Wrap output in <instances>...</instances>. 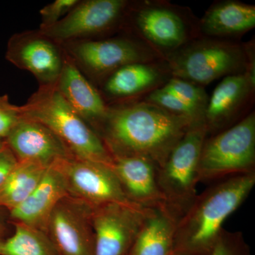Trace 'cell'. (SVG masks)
<instances>
[{
	"mask_svg": "<svg viewBox=\"0 0 255 255\" xmlns=\"http://www.w3.org/2000/svg\"><path fill=\"white\" fill-rule=\"evenodd\" d=\"M5 145V140L0 139V149Z\"/></svg>",
	"mask_w": 255,
	"mask_h": 255,
	"instance_id": "cell-31",
	"label": "cell"
},
{
	"mask_svg": "<svg viewBox=\"0 0 255 255\" xmlns=\"http://www.w3.org/2000/svg\"><path fill=\"white\" fill-rule=\"evenodd\" d=\"M206 136L204 124L191 126L171 151L163 165L157 169V183L166 209L177 221L198 195V164Z\"/></svg>",
	"mask_w": 255,
	"mask_h": 255,
	"instance_id": "cell-7",
	"label": "cell"
},
{
	"mask_svg": "<svg viewBox=\"0 0 255 255\" xmlns=\"http://www.w3.org/2000/svg\"><path fill=\"white\" fill-rule=\"evenodd\" d=\"M255 42L199 37L164 59L174 78L205 87L229 75L255 74Z\"/></svg>",
	"mask_w": 255,
	"mask_h": 255,
	"instance_id": "cell-3",
	"label": "cell"
},
{
	"mask_svg": "<svg viewBox=\"0 0 255 255\" xmlns=\"http://www.w3.org/2000/svg\"><path fill=\"white\" fill-rule=\"evenodd\" d=\"M255 173L214 183L177 221L170 255H211L228 218L248 199Z\"/></svg>",
	"mask_w": 255,
	"mask_h": 255,
	"instance_id": "cell-2",
	"label": "cell"
},
{
	"mask_svg": "<svg viewBox=\"0 0 255 255\" xmlns=\"http://www.w3.org/2000/svg\"><path fill=\"white\" fill-rule=\"evenodd\" d=\"M164 60L124 65L101 84L103 98L114 103L138 100L163 87L172 78Z\"/></svg>",
	"mask_w": 255,
	"mask_h": 255,
	"instance_id": "cell-15",
	"label": "cell"
},
{
	"mask_svg": "<svg viewBox=\"0 0 255 255\" xmlns=\"http://www.w3.org/2000/svg\"><path fill=\"white\" fill-rule=\"evenodd\" d=\"M255 173V112L219 133L206 136L198 164V182L216 183Z\"/></svg>",
	"mask_w": 255,
	"mask_h": 255,
	"instance_id": "cell-6",
	"label": "cell"
},
{
	"mask_svg": "<svg viewBox=\"0 0 255 255\" xmlns=\"http://www.w3.org/2000/svg\"><path fill=\"white\" fill-rule=\"evenodd\" d=\"M147 211L124 204L92 209L95 255H128Z\"/></svg>",
	"mask_w": 255,
	"mask_h": 255,
	"instance_id": "cell-13",
	"label": "cell"
},
{
	"mask_svg": "<svg viewBox=\"0 0 255 255\" xmlns=\"http://www.w3.org/2000/svg\"><path fill=\"white\" fill-rule=\"evenodd\" d=\"M78 0H55L41 9L40 28L48 27L61 20L73 9Z\"/></svg>",
	"mask_w": 255,
	"mask_h": 255,
	"instance_id": "cell-28",
	"label": "cell"
},
{
	"mask_svg": "<svg viewBox=\"0 0 255 255\" xmlns=\"http://www.w3.org/2000/svg\"><path fill=\"white\" fill-rule=\"evenodd\" d=\"M69 196L65 178L54 166L48 167L36 189L20 205L10 210L13 223L25 225L46 233L55 206Z\"/></svg>",
	"mask_w": 255,
	"mask_h": 255,
	"instance_id": "cell-19",
	"label": "cell"
},
{
	"mask_svg": "<svg viewBox=\"0 0 255 255\" xmlns=\"http://www.w3.org/2000/svg\"><path fill=\"white\" fill-rule=\"evenodd\" d=\"M130 1L85 0L58 22L40 28L60 44L80 40L101 39L122 31Z\"/></svg>",
	"mask_w": 255,
	"mask_h": 255,
	"instance_id": "cell-9",
	"label": "cell"
},
{
	"mask_svg": "<svg viewBox=\"0 0 255 255\" xmlns=\"http://www.w3.org/2000/svg\"><path fill=\"white\" fill-rule=\"evenodd\" d=\"M64 44V50L78 68H82L100 85L124 65L163 60L141 41L124 33L114 37L80 40Z\"/></svg>",
	"mask_w": 255,
	"mask_h": 255,
	"instance_id": "cell-8",
	"label": "cell"
},
{
	"mask_svg": "<svg viewBox=\"0 0 255 255\" xmlns=\"http://www.w3.org/2000/svg\"><path fill=\"white\" fill-rule=\"evenodd\" d=\"M177 223L166 208L148 209L128 255H170Z\"/></svg>",
	"mask_w": 255,
	"mask_h": 255,
	"instance_id": "cell-21",
	"label": "cell"
},
{
	"mask_svg": "<svg viewBox=\"0 0 255 255\" xmlns=\"http://www.w3.org/2000/svg\"><path fill=\"white\" fill-rule=\"evenodd\" d=\"M22 118L21 107L11 104L8 95L0 96V139L6 140Z\"/></svg>",
	"mask_w": 255,
	"mask_h": 255,
	"instance_id": "cell-27",
	"label": "cell"
},
{
	"mask_svg": "<svg viewBox=\"0 0 255 255\" xmlns=\"http://www.w3.org/2000/svg\"><path fill=\"white\" fill-rule=\"evenodd\" d=\"M141 99L174 115L187 119L192 124H204V120L195 111L170 92L166 91L162 87L153 90Z\"/></svg>",
	"mask_w": 255,
	"mask_h": 255,
	"instance_id": "cell-25",
	"label": "cell"
},
{
	"mask_svg": "<svg viewBox=\"0 0 255 255\" xmlns=\"http://www.w3.org/2000/svg\"><path fill=\"white\" fill-rule=\"evenodd\" d=\"M21 107L23 118L48 127L75 158L112 167L113 158L100 135L69 105L55 84L40 86Z\"/></svg>",
	"mask_w": 255,
	"mask_h": 255,
	"instance_id": "cell-5",
	"label": "cell"
},
{
	"mask_svg": "<svg viewBox=\"0 0 255 255\" xmlns=\"http://www.w3.org/2000/svg\"><path fill=\"white\" fill-rule=\"evenodd\" d=\"M92 208L65 196L50 215L46 233L58 255H95Z\"/></svg>",
	"mask_w": 255,
	"mask_h": 255,
	"instance_id": "cell-11",
	"label": "cell"
},
{
	"mask_svg": "<svg viewBox=\"0 0 255 255\" xmlns=\"http://www.w3.org/2000/svg\"><path fill=\"white\" fill-rule=\"evenodd\" d=\"M112 169L128 200L145 209L166 208L157 183L158 167L143 157L113 158Z\"/></svg>",
	"mask_w": 255,
	"mask_h": 255,
	"instance_id": "cell-18",
	"label": "cell"
},
{
	"mask_svg": "<svg viewBox=\"0 0 255 255\" xmlns=\"http://www.w3.org/2000/svg\"><path fill=\"white\" fill-rule=\"evenodd\" d=\"M61 44L40 30L15 33L8 41L6 59L16 68L31 73L40 86L55 85L63 67Z\"/></svg>",
	"mask_w": 255,
	"mask_h": 255,
	"instance_id": "cell-12",
	"label": "cell"
},
{
	"mask_svg": "<svg viewBox=\"0 0 255 255\" xmlns=\"http://www.w3.org/2000/svg\"><path fill=\"white\" fill-rule=\"evenodd\" d=\"M46 167L31 162H18L0 188V207L10 210L26 200L41 182Z\"/></svg>",
	"mask_w": 255,
	"mask_h": 255,
	"instance_id": "cell-22",
	"label": "cell"
},
{
	"mask_svg": "<svg viewBox=\"0 0 255 255\" xmlns=\"http://www.w3.org/2000/svg\"><path fill=\"white\" fill-rule=\"evenodd\" d=\"M18 160L9 146L5 145L0 149V188L17 164Z\"/></svg>",
	"mask_w": 255,
	"mask_h": 255,
	"instance_id": "cell-29",
	"label": "cell"
},
{
	"mask_svg": "<svg viewBox=\"0 0 255 255\" xmlns=\"http://www.w3.org/2000/svg\"><path fill=\"white\" fill-rule=\"evenodd\" d=\"M55 87L69 105L98 134L108 114V104L65 50L63 69Z\"/></svg>",
	"mask_w": 255,
	"mask_h": 255,
	"instance_id": "cell-17",
	"label": "cell"
},
{
	"mask_svg": "<svg viewBox=\"0 0 255 255\" xmlns=\"http://www.w3.org/2000/svg\"><path fill=\"white\" fill-rule=\"evenodd\" d=\"M255 74L229 75L214 89L204 114L207 136L233 127L247 117L254 107Z\"/></svg>",
	"mask_w": 255,
	"mask_h": 255,
	"instance_id": "cell-14",
	"label": "cell"
},
{
	"mask_svg": "<svg viewBox=\"0 0 255 255\" xmlns=\"http://www.w3.org/2000/svg\"><path fill=\"white\" fill-rule=\"evenodd\" d=\"M53 166L65 178L68 195L92 209L110 204L136 206L128 200L110 166L74 157L60 159Z\"/></svg>",
	"mask_w": 255,
	"mask_h": 255,
	"instance_id": "cell-10",
	"label": "cell"
},
{
	"mask_svg": "<svg viewBox=\"0 0 255 255\" xmlns=\"http://www.w3.org/2000/svg\"><path fill=\"white\" fill-rule=\"evenodd\" d=\"M199 20L190 8L167 0L130 1L122 31L164 60L199 38Z\"/></svg>",
	"mask_w": 255,
	"mask_h": 255,
	"instance_id": "cell-4",
	"label": "cell"
},
{
	"mask_svg": "<svg viewBox=\"0 0 255 255\" xmlns=\"http://www.w3.org/2000/svg\"><path fill=\"white\" fill-rule=\"evenodd\" d=\"M108 105L98 135L112 158L143 157L159 168L189 128L196 125L142 99Z\"/></svg>",
	"mask_w": 255,
	"mask_h": 255,
	"instance_id": "cell-1",
	"label": "cell"
},
{
	"mask_svg": "<svg viewBox=\"0 0 255 255\" xmlns=\"http://www.w3.org/2000/svg\"><path fill=\"white\" fill-rule=\"evenodd\" d=\"M4 229L3 227V225L0 223V246L2 244L3 242L4 241Z\"/></svg>",
	"mask_w": 255,
	"mask_h": 255,
	"instance_id": "cell-30",
	"label": "cell"
},
{
	"mask_svg": "<svg viewBox=\"0 0 255 255\" xmlns=\"http://www.w3.org/2000/svg\"><path fill=\"white\" fill-rule=\"evenodd\" d=\"M13 224L14 233L0 246V255H58L46 233L25 225Z\"/></svg>",
	"mask_w": 255,
	"mask_h": 255,
	"instance_id": "cell-23",
	"label": "cell"
},
{
	"mask_svg": "<svg viewBox=\"0 0 255 255\" xmlns=\"http://www.w3.org/2000/svg\"><path fill=\"white\" fill-rule=\"evenodd\" d=\"M18 162H34L48 168L73 157L59 137L36 121L22 118L5 140Z\"/></svg>",
	"mask_w": 255,
	"mask_h": 255,
	"instance_id": "cell-16",
	"label": "cell"
},
{
	"mask_svg": "<svg viewBox=\"0 0 255 255\" xmlns=\"http://www.w3.org/2000/svg\"><path fill=\"white\" fill-rule=\"evenodd\" d=\"M162 88L187 104L204 120L209 99L204 87L172 77Z\"/></svg>",
	"mask_w": 255,
	"mask_h": 255,
	"instance_id": "cell-24",
	"label": "cell"
},
{
	"mask_svg": "<svg viewBox=\"0 0 255 255\" xmlns=\"http://www.w3.org/2000/svg\"><path fill=\"white\" fill-rule=\"evenodd\" d=\"M211 255H251V248L241 231L223 229Z\"/></svg>",
	"mask_w": 255,
	"mask_h": 255,
	"instance_id": "cell-26",
	"label": "cell"
},
{
	"mask_svg": "<svg viewBox=\"0 0 255 255\" xmlns=\"http://www.w3.org/2000/svg\"><path fill=\"white\" fill-rule=\"evenodd\" d=\"M255 26V5L238 0H219L199 18V37L241 41Z\"/></svg>",
	"mask_w": 255,
	"mask_h": 255,
	"instance_id": "cell-20",
	"label": "cell"
}]
</instances>
